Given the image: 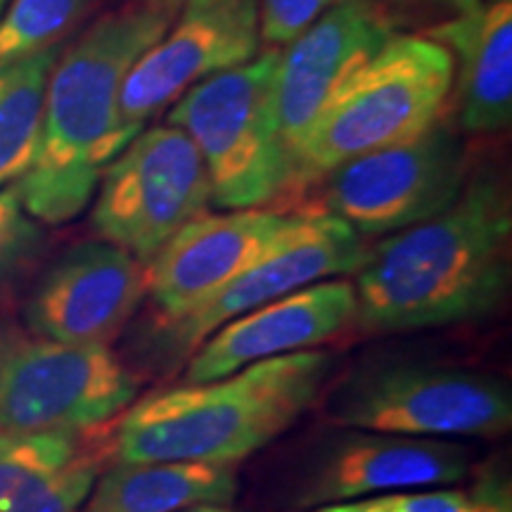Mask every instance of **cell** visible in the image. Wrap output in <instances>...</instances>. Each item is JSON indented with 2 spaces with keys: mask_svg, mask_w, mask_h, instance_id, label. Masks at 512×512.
Returning <instances> with one entry per match:
<instances>
[{
  "mask_svg": "<svg viewBox=\"0 0 512 512\" xmlns=\"http://www.w3.org/2000/svg\"><path fill=\"white\" fill-rule=\"evenodd\" d=\"M510 240L508 188L477 174L441 214L368 249L354 320L366 332H413L489 318L510 290Z\"/></svg>",
  "mask_w": 512,
  "mask_h": 512,
  "instance_id": "6da1fadb",
  "label": "cell"
},
{
  "mask_svg": "<svg viewBox=\"0 0 512 512\" xmlns=\"http://www.w3.org/2000/svg\"><path fill=\"white\" fill-rule=\"evenodd\" d=\"M174 19L126 0L60 50L48 76L36 157L12 183L31 219L60 226L88 207L102 171L133 140L119 112L126 74Z\"/></svg>",
  "mask_w": 512,
  "mask_h": 512,
  "instance_id": "7a4b0ae2",
  "label": "cell"
},
{
  "mask_svg": "<svg viewBox=\"0 0 512 512\" xmlns=\"http://www.w3.org/2000/svg\"><path fill=\"white\" fill-rule=\"evenodd\" d=\"M328 351L266 358L223 380L183 384L131 406L117 430L119 463L233 465L290 430L328 380Z\"/></svg>",
  "mask_w": 512,
  "mask_h": 512,
  "instance_id": "3957f363",
  "label": "cell"
},
{
  "mask_svg": "<svg viewBox=\"0 0 512 512\" xmlns=\"http://www.w3.org/2000/svg\"><path fill=\"white\" fill-rule=\"evenodd\" d=\"M456 60L430 36H401L332 95L294 159L292 190L309 188L335 166L418 138L441 121Z\"/></svg>",
  "mask_w": 512,
  "mask_h": 512,
  "instance_id": "277c9868",
  "label": "cell"
},
{
  "mask_svg": "<svg viewBox=\"0 0 512 512\" xmlns=\"http://www.w3.org/2000/svg\"><path fill=\"white\" fill-rule=\"evenodd\" d=\"M280 48L188 88L166 112L195 143L211 181V204L259 209L292 190L290 162L275 121Z\"/></svg>",
  "mask_w": 512,
  "mask_h": 512,
  "instance_id": "5b68a950",
  "label": "cell"
},
{
  "mask_svg": "<svg viewBox=\"0 0 512 512\" xmlns=\"http://www.w3.org/2000/svg\"><path fill=\"white\" fill-rule=\"evenodd\" d=\"M328 420L401 437H501L512 396L498 377L427 361H384L344 377L328 396Z\"/></svg>",
  "mask_w": 512,
  "mask_h": 512,
  "instance_id": "8992f818",
  "label": "cell"
},
{
  "mask_svg": "<svg viewBox=\"0 0 512 512\" xmlns=\"http://www.w3.org/2000/svg\"><path fill=\"white\" fill-rule=\"evenodd\" d=\"M136 396L138 377L110 347L0 332V432H88Z\"/></svg>",
  "mask_w": 512,
  "mask_h": 512,
  "instance_id": "52a82bcc",
  "label": "cell"
},
{
  "mask_svg": "<svg viewBox=\"0 0 512 512\" xmlns=\"http://www.w3.org/2000/svg\"><path fill=\"white\" fill-rule=\"evenodd\" d=\"M318 211L361 238L411 228L458 200L467 185V150L437 121L418 138L366 152L320 176Z\"/></svg>",
  "mask_w": 512,
  "mask_h": 512,
  "instance_id": "ba28073f",
  "label": "cell"
},
{
  "mask_svg": "<svg viewBox=\"0 0 512 512\" xmlns=\"http://www.w3.org/2000/svg\"><path fill=\"white\" fill-rule=\"evenodd\" d=\"M211 204V181L195 143L178 126L143 128L107 164L98 183L93 230L147 261Z\"/></svg>",
  "mask_w": 512,
  "mask_h": 512,
  "instance_id": "9c48e42d",
  "label": "cell"
},
{
  "mask_svg": "<svg viewBox=\"0 0 512 512\" xmlns=\"http://www.w3.org/2000/svg\"><path fill=\"white\" fill-rule=\"evenodd\" d=\"M259 0H188L121 86V126L133 138L188 88L259 55Z\"/></svg>",
  "mask_w": 512,
  "mask_h": 512,
  "instance_id": "30bf717a",
  "label": "cell"
},
{
  "mask_svg": "<svg viewBox=\"0 0 512 512\" xmlns=\"http://www.w3.org/2000/svg\"><path fill=\"white\" fill-rule=\"evenodd\" d=\"M467 470L470 448L456 441L342 427L304 453L292 501L316 510L392 491L437 489L460 482Z\"/></svg>",
  "mask_w": 512,
  "mask_h": 512,
  "instance_id": "8fae6325",
  "label": "cell"
},
{
  "mask_svg": "<svg viewBox=\"0 0 512 512\" xmlns=\"http://www.w3.org/2000/svg\"><path fill=\"white\" fill-rule=\"evenodd\" d=\"M394 36L392 15L375 0H337L280 48L273 102L290 174L332 95Z\"/></svg>",
  "mask_w": 512,
  "mask_h": 512,
  "instance_id": "7c38bea8",
  "label": "cell"
},
{
  "mask_svg": "<svg viewBox=\"0 0 512 512\" xmlns=\"http://www.w3.org/2000/svg\"><path fill=\"white\" fill-rule=\"evenodd\" d=\"M147 294V266L105 240L67 249L41 275L24 323L31 335L76 347H110Z\"/></svg>",
  "mask_w": 512,
  "mask_h": 512,
  "instance_id": "4fadbf2b",
  "label": "cell"
},
{
  "mask_svg": "<svg viewBox=\"0 0 512 512\" xmlns=\"http://www.w3.org/2000/svg\"><path fill=\"white\" fill-rule=\"evenodd\" d=\"M304 216L268 209L204 214L171 235L147 261V294L164 323L188 316L299 228Z\"/></svg>",
  "mask_w": 512,
  "mask_h": 512,
  "instance_id": "5bb4252c",
  "label": "cell"
},
{
  "mask_svg": "<svg viewBox=\"0 0 512 512\" xmlns=\"http://www.w3.org/2000/svg\"><path fill=\"white\" fill-rule=\"evenodd\" d=\"M366 254V242L347 223L323 214H306L299 228L271 254L230 280L188 316L166 323V342L176 354H190L211 332L242 313L275 302L299 287L356 273Z\"/></svg>",
  "mask_w": 512,
  "mask_h": 512,
  "instance_id": "9a60e30c",
  "label": "cell"
},
{
  "mask_svg": "<svg viewBox=\"0 0 512 512\" xmlns=\"http://www.w3.org/2000/svg\"><path fill=\"white\" fill-rule=\"evenodd\" d=\"M356 318L349 280L328 278L299 287L221 325L192 354L185 384L223 380L266 358L306 351L337 337Z\"/></svg>",
  "mask_w": 512,
  "mask_h": 512,
  "instance_id": "2e32d148",
  "label": "cell"
},
{
  "mask_svg": "<svg viewBox=\"0 0 512 512\" xmlns=\"http://www.w3.org/2000/svg\"><path fill=\"white\" fill-rule=\"evenodd\" d=\"M460 60L458 124L467 133L505 131L512 121V0L458 12L427 31Z\"/></svg>",
  "mask_w": 512,
  "mask_h": 512,
  "instance_id": "e0dca14e",
  "label": "cell"
},
{
  "mask_svg": "<svg viewBox=\"0 0 512 512\" xmlns=\"http://www.w3.org/2000/svg\"><path fill=\"white\" fill-rule=\"evenodd\" d=\"M235 494L233 465L117 463L95 479L81 512H181L195 505H230Z\"/></svg>",
  "mask_w": 512,
  "mask_h": 512,
  "instance_id": "ac0fdd59",
  "label": "cell"
},
{
  "mask_svg": "<svg viewBox=\"0 0 512 512\" xmlns=\"http://www.w3.org/2000/svg\"><path fill=\"white\" fill-rule=\"evenodd\" d=\"M76 434L0 432V512H76L88 491Z\"/></svg>",
  "mask_w": 512,
  "mask_h": 512,
  "instance_id": "d6986e66",
  "label": "cell"
},
{
  "mask_svg": "<svg viewBox=\"0 0 512 512\" xmlns=\"http://www.w3.org/2000/svg\"><path fill=\"white\" fill-rule=\"evenodd\" d=\"M62 48L0 62V188L15 183L34 162L48 76Z\"/></svg>",
  "mask_w": 512,
  "mask_h": 512,
  "instance_id": "ffe728a7",
  "label": "cell"
},
{
  "mask_svg": "<svg viewBox=\"0 0 512 512\" xmlns=\"http://www.w3.org/2000/svg\"><path fill=\"white\" fill-rule=\"evenodd\" d=\"M102 0H10L0 15V62L62 48Z\"/></svg>",
  "mask_w": 512,
  "mask_h": 512,
  "instance_id": "44dd1931",
  "label": "cell"
},
{
  "mask_svg": "<svg viewBox=\"0 0 512 512\" xmlns=\"http://www.w3.org/2000/svg\"><path fill=\"white\" fill-rule=\"evenodd\" d=\"M41 245L43 230L22 207L15 188H0V285L8 283Z\"/></svg>",
  "mask_w": 512,
  "mask_h": 512,
  "instance_id": "7402d4cb",
  "label": "cell"
},
{
  "mask_svg": "<svg viewBox=\"0 0 512 512\" xmlns=\"http://www.w3.org/2000/svg\"><path fill=\"white\" fill-rule=\"evenodd\" d=\"M475 503V491L460 489H411L392 491L361 498V501H347L335 505H323L313 512H470Z\"/></svg>",
  "mask_w": 512,
  "mask_h": 512,
  "instance_id": "603a6c76",
  "label": "cell"
},
{
  "mask_svg": "<svg viewBox=\"0 0 512 512\" xmlns=\"http://www.w3.org/2000/svg\"><path fill=\"white\" fill-rule=\"evenodd\" d=\"M335 3L337 0H259L261 41L268 48H285Z\"/></svg>",
  "mask_w": 512,
  "mask_h": 512,
  "instance_id": "cb8c5ba5",
  "label": "cell"
},
{
  "mask_svg": "<svg viewBox=\"0 0 512 512\" xmlns=\"http://www.w3.org/2000/svg\"><path fill=\"white\" fill-rule=\"evenodd\" d=\"M475 503L470 512H512L510 479L503 475H486L472 486Z\"/></svg>",
  "mask_w": 512,
  "mask_h": 512,
  "instance_id": "d4e9b609",
  "label": "cell"
},
{
  "mask_svg": "<svg viewBox=\"0 0 512 512\" xmlns=\"http://www.w3.org/2000/svg\"><path fill=\"white\" fill-rule=\"evenodd\" d=\"M375 3L382 5L387 12L392 5V8L406 12H451V15H458V12L477 8L482 0H375Z\"/></svg>",
  "mask_w": 512,
  "mask_h": 512,
  "instance_id": "484cf974",
  "label": "cell"
},
{
  "mask_svg": "<svg viewBox=\"0 0 512 512\" xmlns=\"http://www.w3.org/2000/svg\"><path fill=\"white\" fill-rule=\"evenodd\" d=\"M138 3L147 5V8H155V10H162V12H169V15H178L181 8L188 0H138Z\"/></svg>",
  "mask_w": 512,
  "mask_h": 512,
  "instance_id": "4316f807",
  "label": "cell"
},
{
  "mask_svg": "<svg viewBox=\"0 0 512 512\" xmlns=\"http://www.w3.org/2000/svg\"><path fill=\"white\" fill-rule=\"evenodd\" d=\"M181 512H235V510H230L228 505H195V508H188Z\"/></svg>",
  "mask_w": 512,
  "mask_h": 512,
  "instance_id": "83f0119b",
  "label": "cell"
},
{
  "mask_svg": "<svg viewBox=\"0 0 512 512\" xmlns=\"http://www.w3.org/2000/svg\"><path fill=\"white\" fill-rule=\"evenodd\" d=\"M8 3H10V0H0V15H3L5 8H8Z\"/></svg>",
  "mask_w": 512,
  "mask_h": 512,
  "instance_id": "f1b7e54d",
  "label": "cell"
}]
</instances>
